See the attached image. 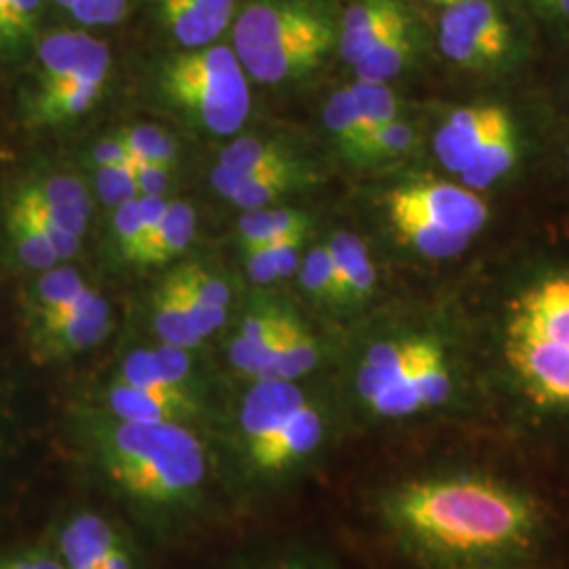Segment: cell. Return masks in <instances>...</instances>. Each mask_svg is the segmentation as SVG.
Instances as JSON below:
<instances>
[{"label":"cell","mask_w":569,"mask_h":569,"mask_svg":"<svg viewBox=\"0 0 569 569\" xmlns=\"http://www.w3.org/2000/svg\"><path fill=\"white\" fill-rule=\"evenodd\" d=\"M380 515L428 569L531 568L552 536V509L536 489L472 462H448L392 486Z\"/></svg>","instance_id":"cell-1"},{"label":"cell","mask_w":569,"mask_h":569,"mask_svg":"<svg viewBox=\"0 0 569 569\" xmlns=\"http://www.w3.org/2000/svg\"><path fill=\"white\" fill-rule=\"evenodd\" d=\"M451 346L432 331L392 336L367 346L355 392L367 411L387 422L437 418L458 401Z\"/></svg>","instance_id":"cell-2"},{"label":"cell","mask_w":569,"mask_h":569,"mask_svg":"<svg viewBox=\"0 0 569 569\" xmlns=\"http://www.w3.org/2000/svg\"><path fill=\"white\" fill-rule=\"evenodd\" d=\"M91 435L108 477L142 502L176 505L203 486V443L186 425L129 422L112 416L100 420Z\"/></svg>","instance_id":"cell-3"},{"label":"cell","mask_w":569,"mask_h":569,"mask_svg":"<svg viewBox=\"0 0 569 569\" xmlns=\"http://www.w3.org/2000/svg\"><path fill=\"white\" fill-rule=\"evenodd\" d=\"M333 26L289 0H258L234 21L232 49L256 81L277 84L315 70L333 47Z\"/></svg>","instance_id":"cell-4"},{"label":"cell","mask_w":569,"mask_h":569,"mask_svg":"<svg viewBox=\"0 0 569 569\" xmlns=\"http://www.w3.org/2000/svg\"><path fill=\"white\" fill-rule=\"evenodd\" d=\"M161 89L167 102L213 136L237 133L249 117V81L232 47L188 49L164 66Z\"/></svg>","instance_id":"cell-5"},{"label":"cell","mask_w":569,"mask_h":569,"mask_svg":"<svg viewBox=\"0 0 569 569\" xmlns=\"http://www.w3.org/2000/svg\"><path fill=\"white\" fill-rule=\"evenodd\" d=\"M510 28L491 0H462L441 18V49L448 60L483 70L507 58Z\"/></svg>","instance_id":"cell-6"},{"label":"cell","mask_w":569,"mask_h":569,"mask_svg":"<svg viewBox=\"0 0 569 569\" xmlns=\"http://www.w3.org/2000/svg\"><path fill=\"white\" fill-rule=\"evenodd\" d=\"M32 348L42 361H58L102 342L110 331V306L93 289H87L72 305L30 323Z\"/></svg>","instance_id":"cell-7"},{"label":"cell","mask_w":569,"mask_h":569,"mask_svg":"<svg viewBox=\"0 0 569 569\" xmlns=\"http://www.w3.org/2000/svg\"><path fill=\"white\" fill-rule=\"evenodd\" d=\"M388 207L406 209L451 232L475 237L486 222V201L467 186L448 182H418L401 186L388 194Z\"/></svg>","instance_id":"cell-8"},{"label":"cell","mask_w":569,"mask_h":569,"mask_svg":"<svg viewBox=\"0 0 569 569\" xmlns=\"http://www.w3.org/2000/svg\"><path fill=\"white\" fill-rule=\"evenodd\" d=\"M308 401L305 390L296 382L258 380L244 395L239 416L249 460L262 453Z\"/></svg>","instance_id":"cell-9"},{"label":"cell","mask_w":569,"mask_h":569,"mask_svg":"<svg viewBox=\"0 0 569 569\" xmlns=\"http://www.w3.org/2000/svg\"><path fill=\"white\" fill-rule=\"evenodd\" d=\"M39 89L100 77L108 79L110 49L84 32H53L39 44Z\"/></svg>","instance_id":"cell-10"},{"label":"cell","mask_w":569,"mask_h":569,"mask_svg":"<svg viewBox=\"0 0 569 569\" xmlns=\"http://www.w3.org/2000/svg\"><path fill=\"white\" fill-rule=\"evenodd\" d=\"M505 326L569 346V272L542 279L512 298Z\"/></svg>","instance_id":"cell-11"},{"label":"cell","mask_w":569,"mask_h":569,"mask_svg":"<svg viewBox=\"0 0 569 569\" xmlns=\"http://www.w3.org/2000/svg\"><path fill=\"white\" fill-rule=\"evenodd\" d=\"M327 441V422L317 403L308 401L279 432V437L258 453L251 465L264 475H283L293 468L305 467L323 449Z\"/></svg>","instance_id":"cell-12"},{"label":"cell","mask_w":569,"mask_h":569,"mask_svg":"<svg viewBox=\"0 0 569 569\" xmlns=\"http://www.w3.org/2000/svg\"><path fill=\"white\" fill-rule=\"evenodd\" d=\"M507 114L500 106H468L456 110L435 138V152L451 173H462L496 124Z\"/></svg>","instance_id":"cell-13"},{"label":"cell","mask_w":569,"mask_h":569,"mask_svg":"<svg viewBox=\"0 0 569 569\" xmlns=\"http://www.w3.org/2000/svg\"><path fill=\"white\" fill-rule=\"evenodd\" d=\"M164 28L186 49H201L222 37L234 16V0H154Z\"/></svg>","instance_id":"cell-14"},{"label":"cell","mask_w":569,"mask_h":569,"mask_svg":"<svg viewBox=\"0 0 569 569\" xmlns=\"http://www.w3.org/2000/svg\"><path fill=\"white\" fill-rule=\"evenodd\" d=\"M16 194H20L26 203L39 209L70 234L82 239L91 213V199L79 178L49 176L34 182L21 183Z\"/></svg>","instance_id":"cell-15"},{"label":"cell","mask_w":569,"mask_h":569,"mask_svg":"<svg viewBox=\"0 0 569 569\" xmlns=\"http://www.w3.org/2000/svg\"><path fill=\"white\" fill-rule=\"evenodd\" d=\"M406 18L407 11L401 0H355L346 9L338 37L342 60L355 66Z\"/></svg>","instance_id":"cell-16"},{"label":"cell","mask_w":569,"mask_h":569,"mask_svg":"<svg viewBox=\"0 0 569 569\" xmlns=\"http://www.w3.org/2000/svg\"><path fill=\"white\" fill-rule=\"evenodd\" d=\"M321 361V346L310 329L293 315H284L283 326L268 348L256 380H287L298 382L317 369Z\"/></svg>","instance_id":"cell-17"},{"label":"cell","mask_w":569,"mask_h":569,"mask_svg":"<svg viewBox=\"0 0 569 569\" xmlns=\"http://www.w3.org/2000/svg\"><path fill=\"white\" fill-rule=\"evenodd\" d=\"M121 536L96 512L74 515L60 536L61 563L66 569H102L108 550Z\"/></svg>","instance_id":"cell-18"},{"label":"cell","mask_w":569,"mask_h":569,"mask_svg":"<svg viewBox=\"0 0 569 569\" xmlns=\"http://www.w3.org/2000/svg\"><path fill=\"white\" fill-rule=\"evenodd\" d=\"M106 79L91 77L37 89L30 102V119L39 127H53L74 121L84 114L102 96Z\"/></svg>","instance_id":"cell-19"},{"label":"cell","mask_w":569,"mask_h":569,"mask_svg":"<svg viewBox=\"0 0 569 569\" xmlns=\"http://www.w3.org/2000/svg\"><path fill=\"white\" fill-rule=\"evenodd\" d=\"M327 247L338 268L345 306L363 305L376 289V266L366 243L357 234L338 232Z\"/></svg>","instance_id":"cell-20"},{"label":"cell","mask_w":569,"mask_h":569,"mask_svg":"<svg viewBox=\"0 0 569 569\" xmlns=\"http://www.w3.org/2000/svg\"><path fill=\"white\" fill-rule=\"evenodd\" d=\"M517 163V136L509 112L496 124L488 142L475 154V159L460 173L462 182L470 190H483L505 178Z\"/></svg>","instance_id":"cell-21"},{"label":"cell","mask_w":569,"mask_h":569,"mask_svg":"<svg viewBox=\"0 0 569 569\" xmlns=\"http://www.w3.org/2000/svg\"><path fill=\"white\" fill-rule=\"evenodd\" d=\"M152 323L163 345L190 350L203 342L173 274L164 279L152 298Z\"/></svg>","instance_id":"cell-22"},{"label":"cell","mask_w":569,"mask_h":569,"mask_svg":"<svg viewBox=\"0 0 569 569\" xmlns=\"http://www.w3.org/2000/svg\"><path fill=\"white\" fill-rule=\"evenodd\" d=\"M284 315L287 312L277 306L262 305L253 308L244 317L243 326L230 348L232 366L256 378L268 346L274 340L279 327L283 323Z\"/></svg>","instance_id":"cell-23"},{"label":"cell","mask_w":569,"mask_h":569,"mask_svg":"<svg viewBox=\"0 0 569 569\" xmlns=\"http://www.w3.org/2000/svg\"><path fill=\"white\" fill-rule=\"evenodd\" d=\"M108 406L114 418L129 422H176L186 425L197 418L194 411L167 401L163 397L150 395L140 388L117 382L108 392Z\"/></svg>","instance_id":"cell-24"},{"label":"cell","mask_w":569,"mask_h":569,"mask_svg":"<svg viewBox=\"0 0 569 569\" xmlns=\"http://www.w3.org/2000/svg\"><path fill=\"white\" fill-rule=\"evenodd\" d=\"M388 216L395 230L406 239L407 243L428 258H437V260L453 258L462 253L472 239L468 234L439 228L416 213H409L406 209L388 207Z\"/></svg>","instance_id":"cell-25"},{"label":"cell","mask_w":569,"mask_h":569,"mask_svg":"<svg viewBox=\"0 0 569 569\" xmlns=\"http://www.w3.org/2000/svg\"><path fill=\"white\" fill-rule=\"evenodd\" d=\"M197 232V213L188 203L176 201L169 203L163 224L154 232V237L148 241L143 249L140 266L154 268V266L167 264L173 258L182 256L188 249Z\"/></svg>","instance_id":"cell-26"},{"label":"cell","mask_w":569,"mask_h":569,"mask_svg":"<svg viewBox=\"0 0 569 569\" xmlns=\"http://www.w3.org/2000/svg\"><path fill=\"white\" fill-rule=\"evenodd\" d=\"M409 56H411V23L409 18H406L355 63V70L359 81H392L406 68Z\"/></svg>","instance_id":"cell-27"},{"label":"cell","mask_w":569,"mask_h":569,"mask_svg":"<svg viewBox=\"0 0 569 569\" xmlns=\"http://www.w3.org/2000/svg\"><path fill=\"white\" fill-rule=\"evenodd\" d=\"M310 218L289 207H262L249 209L239 220L241 247L270 243L289 234H308Z\"/></svg>","instance_id":"cell-28"},{"label":"cell","mask_w":569,"mask_h":569,"mask_svg":"<svg viewBox=\"0 0 569 569\" xmlns=\"http://www.w3.org/2000/svg\"><path fill=\"white\" fill-rule=\"evenodd\" d=\"M326 127L346 159L366 163L367 131L350 89L336 91L326 106Z\"/></svg>","instance_id":"cell-29"},{"label":"cell","mask_w":569,"mask_h":569,"mask_svg":"<svg viewBox=\"0 0 569 569\" xmlns=\"http://www.w3.org/2000/svg\"><path fill=\"white\" fill-rule=\"evenodd\" d=\"M87 289L89 287L84 284L81 274L74 268L53 266L44 270L41 279L30 289L26 300L30 323L60 310L63 306L72 305Z\"/></svg>","instance_id":"cell-30"},{"label":"cell","mask_w":569,"mask_h":569,"mask_svg":"<svg viewBox=\"0 0 569 569\" xmlns=\"http://www.w3.org/2000/svg\"><path fill=\"white\" fill-rule=\"evenodd\" d=\"M4 228L7 234L13 243V249L18 253L23 264L32 270H49L53 266H58L60 258L58 253L51 249V244L47 243V239L42 237L39 226L32 222V218L21 209L20 204L9 201V207L4 211Z\"/></svg>","instance_id":"cell-31"},{"label":"cell","mask_w":569,"mask_h":569,"mask_svg":"<svg viewBox=\"0 0 569 569\" xmlns=\"http://www.w3.org/2000/svg\"><path fill=\"white\" fill-rule=\"evenodd\" d=\"M298 161L283 143L274 140H262V138H241L230 143L220 154V164L237 173H258L266 169L283 167V164Z\"/></svg>","instance_id":"cell-32"},{"label":"cell","mask_w":569,"mask_h":569,"mask_svg":"<svg viewBox=\"0 0 569 569\" xmlns=\"http://www.w3.org/2000/svg\"><path fill=\"white\" fill-rule=\"evenodd\" d=\"M119 382H124L129 387L140 388V390H146V392L157 395V397H163L167 401H173L178 406L194 411L197 416L201 413V406H199L197 397L186 395L182 390L169 387L164 382L163 376L159 373V369L154 366V359H152L150 350H136V352H131L122 361Z\"/></svg>","instance_id":"cell-33"},{"label":"cell","mask_w":569,"mask_h":569,"mask_svg":"<svg viewBox=\"0 0 569 569\" xmlns=\"http://www.w3.org/2000/svg\"><path fill=\"white\" fill-rule=\"evenodd\" d=\"M300 281L315 300L323 305L345 306L338 268L333 264V258L327 244L315 247L302 260Z\"/></svg>","instance_id":"cell-34"},{"label":"cell","mask_w":569,"mask_h":569,"mask_svg":"<svg viewBox=\"0 0 569 569\" xmlns=\"http://www.w3.org/2000/svg\"><path fill=\"white\" fill-rule=\"evenodd\" d=\"M357 108L361 112V119L366 124L367 140L388 122L399 119V103L388 87V82L357 81L348 87ZM367 148V143H366Z\"/></svg>","instance_id":"cell-35"},{"label":"cell","mask_w":569,"mask_h":569,"mask_svg":"<svg viewBox=\"0 0 569 569\" xmlns=\"http://www.w3.org/2000/svg\"><path fill=\"white\" fill-rule=\"evenodd\" d=\"M124 146L131 150L136 161L161 163L176 167L178 161V143L154 124H133L117 131Z\"/></svg>","instance_id":"cell-36"},{"label":"cell","mask_w":569,"mask_h":569,"mask_svg":"<svg viewBox=\"0 0 569 569\" xmlns=\"http://www.w3.org/2000/svg\"><path fill=\"white\" fill-rule=\"evenodd\" d=\"M173 274L192 302L228 310L232 293L230 287L218 274L197 264L180 266L173 270Z\"/></svg>","instance_id":"cell-37"},{"label":"cell","mask_w":569,"mask_h":569,"mask_svg":"<svg viewBox=\"0 0 569 569\" xmlns=\"http://www.w3.org/2000/svg\"><path fill=\"white\" fill-rule=\"evenodd\" d=\"M114 211H117L114 213V239H117L119 256L127 264L140 266L146 234H143L138 199L117 207Z\"/></svg>","instance_id":"cell-38"},{"label":"cell","mask_w":569,"mask_h":569,"mask_svg":"<svg viewBox=\"0 0 569 569\" xmlns=\"http://www.w3.org/2000/svg\"><path fill=\"white\" fill-rule=\"evenodd\" d=\"M41 4L42 0H9L0 23V49L20 47L34 34Z\"/></svg>","instance_id":"cell-39"},{"label":"cell","mask_w":569,"mask_h":569,"mask_svg":"<svg viewBox=\"0 0 569 569\" xmlns=\"http://www.w3.org/2000/svg\"><path fill=\"white\" fill-rule=\"evenodd\" d=\"M413 143H416V133L407 122L401 119L388 122L387 127L378 129L367 140L366 163L399 159L413 148Z\"/></svg>","instance_id":"cell-40"},{"label":"cell","mask_w":569,"mask_h":569,"mask_svg":"<svg viewBox=\"0 0 569 569\" xmlns=\"http://www.w3.org/2000/svg\"><path fill=\"white\" fill-rule=\"evenodd\" d=\"M96 182L98 194L108 207L117 209L121 204L140 199L131 167H96Z\"/></svg>","instance_id":"cell-41"},{"label":"cell","mask_w":569,"mask_h":569,"mask_svg":"<svg viewBox=\"0 0 569 569\" xmlns=\"http://www.w3.org/2000/svg\"><path fill=\"white\" fill-rule=\"evenodd\" d=\"M152 352L154 366L159 369V373L163 376L164 382L169 387L178 388L186 395H194V390L190 387V357L186 352V348L180 346L161 345Z\"/></svg>","instance_id":"cell-42"},{"label":"cell","mask_w":569,"mask_h":569,"mask_svg":"<svg viewBox=\"0 0 569 569\" xmlns=\"http://www.w3.org/2000/svg\"><path fill=\"white\" fill-rule=\"evenodd\" d=\"M11 201L20 204L21 209L32 218V222L39 226L42 237L47 239V243L51 244V249L58 253L60 260H68V258H72V256H77L81 251V237H74L68 230H63L58 222L47 218L44 213H41L39 209H34L32 204L26 203L20 194H13Z\"/></svg>","instance_id":"cell-43"},{"label":"cell","mask_w":569,"mask_h":569,"mask_svg":"<svg viewBox=\"0 0 569 569\" xmlns=\"http://www.w3.org/2000/svg\"><path fill=\"white\" fill-rule=\"evenodd\" d=\"M70 13L87 26H114L127 16V0H74Z\"/></svg>","instance_id":"cell-44"},{"label":"cell","mask_w":569,"mask_h":569,"mask_svg":"<svg viewBox=\"0 0 569 569\" xmlns=\"http://www.w3.org/2000/svg\"><path fill=\"white\" fill-rule=\"evenodd\" d=\"M133 178L138 183V192L140 197H164L171 176H173V167H167L161 163H148V161H133L131 164Z\"/></svg>","instance_id":"cell-45"},{"label":"cell","mask_w":569,"mask_h":569,"mask_svg":"<svg viewBox=\"0 0 569 569\" xmlns=\"http://www.w3.org/2000/svg\"><path fill=\"white\" fill-rule=\"evenodd\" d=\"M91 157H93L96 167H131L136 161L131 150L124 146L117 133L106 136L100 142L96 143Z\"/></svg>","instance_id":"cell-46"},{"label":"cell","mask_w":569,"mask_h":569,"mask_svg":"<svg viewBox=\"0 0 569 569\" xmlns=\"http://www.w3.org/2000/svg\"><path fill=\"white\" fill-rule=\"evenodd\" d=\"M0 569H66V566L47 550H28L0 559Z\"/></svg>","instance_id":"cell-47"},{"label":"cell","mask_w":569,"mask_h":569,"mask_svg":"<svg viewBox=\"0 0 569 569\" xmlns=\"http://www.w3.org/2000/svg\"><path fill=\"white\" fill-rule=\"evenodd\" d=\"M102 569H136L133 557H131L129 549L124 547L122 538L112 549L108 550V555L103 559Z\"/></svg>","instance_id":"cell-48"},{"label":"cell","mask_w":569,"mask_h":569,"mask_svg":"<svg viewBox=\"0 0 569 569\" xmlns=\"http://www.w3.org/2000/svg\"><path fill=\"white\" fill-rule=\"evenodd\" d=\"M536 2L542 4L545 9H549L552 13H557V16L569 18V0H536Z\"/></svg>","instance_id":"cell-49"},{"label":"cell","mask_w":569,"mask_h":569,"mask_svg":"<svg viewBox=\"0 0 569 569\" xmlns=\"http://www.w3.org/2000/svg\"><path fill=\"white\" fill-rule=\"evenodd\" d=\"M56 4H60L61 9H66V11H70V7H72V2L74 0H53Z\"/></svg>","instance_id":"cell-50"},{"label":"cell","mask_w":569,"mask_h":569,"mask_svg":"<svg viewBox=\"0 0 569 569\" xmlns=\"http://www.w3.org/2000/svg\"><path fill=\"white\" fill-rule=\"evenodd\" d=\"M432 2L443 4V7H451V4H458V2H462V0H432Z\"/></svg>","instance_id":"cell-51"},{"label":"cell","mask_w":569,"mask_h":569,"mask_svg":"<svg viewBox=\"0 0 569 569\" xmlns=\"http://www.w3.org/2000/svg\"><path fill=\"white\" fill-rule=\"evenodd\" d=\"M7 7H9V0H0V23H2V18H4Z\"/></svg>","instance_id":"cell-52"},{"label":"cell","mask_w":569,"mask_h":569,"mask_svg":"<svg viewBox=\"0 0 569 569\" xmlns=\"http://www.w3.org/2000/svg\"><path fill=\"white\" fill-rule=\"evenodd\" d=\"M521 569H533V568H521Z\"/></svg>","instance_id":"cell-53"}]
</instances>
